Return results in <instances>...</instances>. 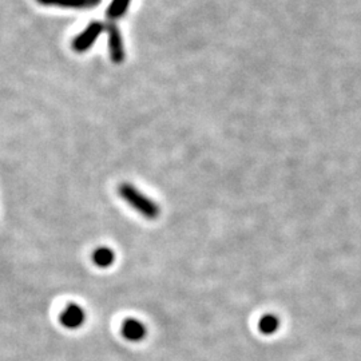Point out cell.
Segmentation results:
<instances>
[{
  "label": "cell",
  "instance_id": "cell-1",
  "mask_svg": "<svg viewBox=\"0 0 361 361\" xmlns=\"http://www.w3.org/2000/svg\"><path fill=\"white\" fill-rule=\"evenodd\" d=\"M118 194L126 203H129L136 213H139L146 220L154 221L161 216V207L150 197L143 194L133 183L123 182L118 187Z\"/></svg>",
  "mask_w": 361,
  "mask_h": 361
},
{
  "label": "cell",
  "instance_id": "cell-2",
  "mask_svg": "<svg viewBox=\"0 0 361 361\" xmlns=\"http://www.w3.org/2000/svg\"><path fill=\"white\" fill-rule=\"evenodd\" d=\"M105 31V24L101 22H92L87 25V28L76 35V38L72 41V48L76 52H86L90 50L91 45L96 42L99 35Z\"/></svg>",
  "mask_w": 361,
  "mask_h": 361
},
{
  "label": "cell",
  "instance_id": "cell-3",
  "mask_svg": "<svg viewBox=\"0 0 361 361\" xmlns=\"http://www.w3.org/2000/svg\"><path fill=\"white\" fill-rule=\"evenodd\" d=\"M59 321L66 329H79L86 322V312L78 304H68L61 313Z\"/></svg>",
  "mask_w": 361,
  "mask_h": 361
},
{
  "label": "cell",
  "instance_id": "cell-4",
  "mask_svg": "<svg viewBox=\"0 0 361 361\" xmlns=\"http://www.w3.org/2000/svg\"><path fill=\"white\" fill-rule=\"evenodd\" d=\"M105 30L109 32V47H110L112 62L115 65H121L126 56L121 31L113 23L105 25Z\"/></svg>",
  "mask_w": 361,
  "mask_h": 361
},
{
  "label": "cell",
  "instance_id": "cell-5",
  "mask_svg": "<svg viewBox=\"0 0 361 361\" xmlns=\"http://www.w3.org/2000/svg\"><path fill=\"white\" fill-rule=\"evenodd\" d=\"M121 333H122L123 339H126L127 341L139 342L146 338L147 328L142 321H139L136 318H127L122 322Z\"/></svg>",
  "mask_w": 361,
  "mask_h": 361
},
{
  "label": "cell",
  "instance_id": "cell-6",
  "mask_svg": "<svg viewBox=\"0 0 361 361\" xmlns=\"http://www.w3.org/2000/svg\"><path fill=\"white\" fill-rule=\"evenodd\" d=\"M43 6H54L71 10H89L101 4L102 0H37Z\"/></svg>",
  "mask_w": 361,
  "mask_h": 361
},
{
  "label": "cell",
  "instance_id": "cell-7",
  "mask_svg": "<svg viewBox=\"0 0 361 361\" xmlns=\"http://www.w3.org/2000/svg\"><path fill=\"white\" fill-rule=\"evenodd\" d=\"M91 260L98 268H110L115 261V251L107 247H99L92 251Z\"/></svg>",
  "mask_w": 361,
  "mask_h": 361
},
{
  "label": "cell",
  "instance_id": "cell-8",
  "mask_svg": "<svg viewBox=\"0 0 361 361\" xmlns=\"http://www.w3.org/2000/svg\"><path fill=\"white\" fill-rule=\"evenodd\" d=\"M278 328H280V320L274 315H264L258 321V331L262 335L271 336L278 331Z\"/></svg>",
  "mask_w": 361,
  "mask_h": 361
},
{
  "label": "cell",
  "instance_id": "cell-9",
  "mask_svg": "<svg viewBox=\"0 0 361 361\" xmlns=\"http://www.w3.org/2000/svg\"><path fill=\"white\" fill-rule=\"evenodd\" d=\"M130 1L132 0H113L112 4L107 8V12H106L107 18L113 19V21L122 18L126 14V11L129 10Z\"/></svg>",
  "mask_w": 361,
  "mask_h": 361
}]
</instances>
